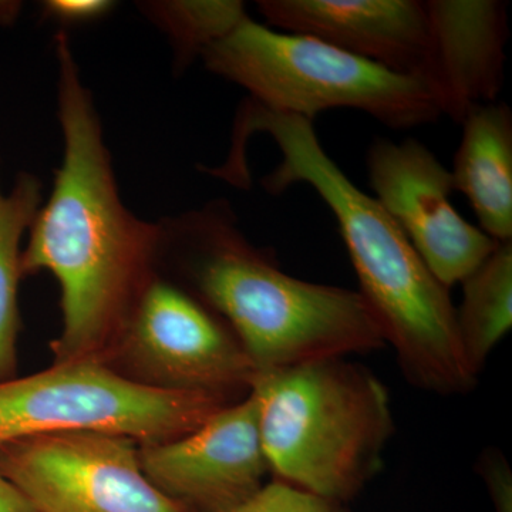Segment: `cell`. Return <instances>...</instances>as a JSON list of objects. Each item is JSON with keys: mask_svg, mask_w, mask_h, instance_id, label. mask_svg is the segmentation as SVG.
Returning <instances> with one entry per match:
<instances>
[{"mask_svg": "<svg viewBox=\"0 0 512 512\" xmlns=\"http://www.w3.org/2000/svg\"><path fill=\"white\" fill-rule=\"evenodd\" d=\"M113 8L114 3L109 0H49L43 6L47 18L62 23L90 22Z\"/></svg>", "mask_w": 512, "mask_h": 512, "instance_id": "18", "label": "cell"}, {"mask_svg": "<svg viewBox=\"0 0 512 512\" xmlns=\"http://www.w3.org/2000/svg\"><path fill=\"white\" fill-rule=\"evenodd\" d=\"M138 460L154 487L192 512L234 510L264 488L269 470L251 394L187 436L138 444Z\"/></svg>", "mask_w": 512, "mask_h": 512, "instance_id": "10", "label": "cell"}, {"mask_svg": "<svg viewBox=\"0 0 512 512\" xmlns=\"http://www.w3.org/2000/svg\"><path fill=\"white\" fill-rule=\"evenodd\" d=\"M117 349L141 383L174 392L225 396L249 390L258 373L217 313L158 278L141 295Z\"/></svg>", "mask_w": 512, "mask_h": 512, "instance_id": "8", "label": "cell"}, {"mask_svg": "<svg viewBox=\"0 0 512 512\" xmlns=\"http://www.w3.org/2000/svg\"><path fill=\"white\" fill-rule=\"evenodd\" d=\"M20 12L19 2H10V0H0V25H9L18 18Z\"/></svg>", "mask_w": 512, "mask_h": 512, "instance_id": "20", "label": "cell"}, {"mask_svg": "<svg viewBox=\"0 0 512 512\" xmlns=\"http://www.w3.org/2000/svg\"><path fill=\"white\" fill-rule=\"evenodd\" d=\"M147 15L170 37L181 66L202 56L248 16L237 0L150 3Z\"/></svg>", "mask_w": 512, "mask_h": 512, "instance_id": "16", "label": "cell"}, {"mask_svg": "<svg viewBox=\"0 0 512 512\" xmlns=\"http://www.w3.org/2000/svg\"><path fill=\"white\" fill-rule=\"evenodd\" d=\"M42 205L39 177L20 173L9 191L0 184V382L13 379L20 326L22 239Z\"/></svg>", "mask_w": 512, "mask_h": 512, "instance_id": "15", "label": "cell"}, {"mask_svg": "<svg viewBox=\"0 0 512 512\" xmlns=\"http://www.w3.org/2000/svg\"><path fill=\"white\" fill-rule=\"evenodd\" d=\"M259 12L285 33L333 47L417 79L426 50L420 0H261Z\"/></svg>", "mask_w": 512, "mask_h": 512, "instance_id": "12", "label": "cell"}, {"mask_svg": "<svg viewBox=\"0 0 512 512\" xmlns=\"http://www.w3.org/2000/svg\"><path fill=\"white\" fill-rule=\"evenodd\" d=\"M450 171L481 229L495 242L512 241V111L491 103L471 111Z\"/></svg>", "mask_w": 512, "mask_h": 512, "instance_id": "13", "label": "cell"}, {"mask_svg": "<svg viewBox=\"0 0 512 512\" xmlns=\"http://www.w3.org/2000/svg\"><path fill=\"white\" fill-rule=\"evenodd\" d=\"M63 161L22 251L23 275L47 271L60 286L63 329L55 363L104 362L154 279L161 225L141 220L120 197L99 113L69 37L56 36Z\"/></svg>", "mask_w": 512, "mask_h": 512, "instance_id": "1", "label": "cell"}, {"mask_svg": "<svg viewBox=\"0 0 512 512\" xmlns=\"http://www.w3.org/2000/svg\"><path fill=\"white\" fill-rule=\"evenodd\" d=\"M426 50L417 79L440 116L461 124L497 103L510 39L508 5L500 0H427Z\"/></svg>", "mask_w": 512, "mask_h": 512, "instance_id": "11", "label": "cell"}, {"mask_svg": "<svg viewBox=\"0 0 512 512\" xmlns=\"http://www.w3.org/2000/svg\"><path fill=\"white\" fill-rule=\"evenodd\" d=\"M225 406L221 394L158 389L104 362L55 363L45 372L0 382V447L77 431L164 443L197 430Z\"/></svg>", "mask_w": 512, "mask_h": 512, "instance_id": "6", "label": "cell"}, {"mask_svg": "<svg viewBox=\"0 0 512 512\" xmlns=\"http://www.w3.org/2000/svg\"><path fill=\"white\" fill-rule=\"evenodd\" d=\"M0 476L36 512H192L143 473L138 444L114 434H40L0 447Z\"/></svg>", "mask_w": 512, "mask_h": 512, "instance_id": "7", "label": "cell"}, {"mask_svg": "<svg viewBox=\"0 0 512 512\" xmlns=\"http://www.w3.org/2000/svg\"><path fill=\"white\" fill-rule=\"evenodd\" d=\"M211 73L276 113L309 121L328 110L363 111L384 126L413 128L440 117L419 79L311 36L276 32L247 16L202 53Z\"/></svg>", "mask_w": 512, "mask_h": 512, "instance_id": "5", "label": "cell"}, {"mask_svg": "<svg viewBox=\"0 0 512 512\" xmlns=\"http://www.w3.org/2000/svg\"><path fill=\"white\" fill-rule=\"evenodd\" d=\"M458 333L468 363L480 373L488 355L512 326V241L498 242L483 264L461 282Z\"/></svg>", "mask_w": 512, "mask_h": 512, "instance_id": "14", "label": "cell"}, {"mask_svg": "<svg viewBox=\"0 0 512 512\" xmlns=\"http://www.w3.org/2000/svg\"><path fill=\"white\" fill-rule=\"evenodd\" d=\"M269 470L335 503L357 493L382 466L393 433L386 389L343 359L256 373L249 387Z\"/></svg>", "mask_w": 512, "mask_h": 512, "instance_id": "4", "label": "cell"}, {"mask_svg": "<svg viewBox=\"0 0 512 512\" xmlns=\"http://www.w3.org/2000/svg\"><path fill=\"white\" fill-rule=\"evenodd\" d=\"M160 224L161 244L183 256L195 298L227 323L256 372L386 345L359 291L285 274L242 234L227 201L208 202Z\"/></svg>", "mask_w": 512, "mask_h": 512, "instance_id": "3", "label": "cell"}, {"mask_svg": "<svg viewBox=\"0 0 512 512\" xmlns=\"http://www.w3.org/2000/svg\"><path fill=\"white\" fill-rule=\"evenodd\" d=\"M0 512H36L15 485L0 476Z\"/></svg>", "mask_w": 512, "mask_h": 512, "instance_id": "19", "label": "cell"}, {"mask_svg": "<svg viewBox=\"0 0 512 512\" xmlns=\"http://www.w3.org/2000/svg\"><path fill=\"white\" fill-rule=\"evenodd\" d=\"M376 201L444 288L461 284L498 242L464 220L451 202L450 171L414 138H379L367 153Z\"/></svg>", "mask_w": 512, "mask_h": 512, "instance_id": "9", "label": "cell"}, {"mask_svg": "<svg viewBox=\"0 0 512 512\" xmlns=\"http://www.w3.org/2000/svg\"><path fill=\"white\" fill-rule=\"evenodd\" d=\"M255 134L271 137L282 153L281 163L262 180L266 191L281 194L308 184L328 205L359 278V293L407 379L437 394L470 392L477 375L461 345L450 292L376 198L357 188L329 157L313 121L245 99L235 117L228 163L247 164V144Z\"/></svg>", "mask_w": 512, "mask_h": 512, "instance_id": "2", "label": "cell"}, {"mask_svg": "<svg viewBox=\"0 0 512 512\" xmlns=\"http://www.w3.org/2000/svg\"><path fill=\"white\" fill-rule=\"evenodd\" d=\"M229 512H338L335 505L292 485H264L254 497Z\"/></svg>", "mask_w": 512, "mask_h": 512, "instance_id": "17", "label": "cell"}]
</instances>
